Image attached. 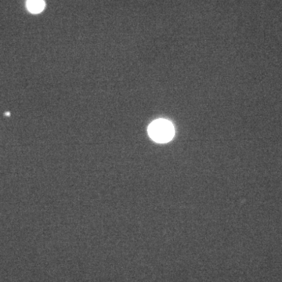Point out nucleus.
Masks as SVG:
<instances>
[{
    "label": "nucleus",
    "instance_id": "obj_1",
    "mask_svg": "<svg viewBox=\"0 0 282 282\" xmlns=\"http://www.w3.org/2000/svg\"><path fill=\"white\" fill-rule=\"evenodd\" d=\"M174 133L173 124L166 119L155 120L148 127L149 136L158 143L169 142L173 139Z\"/></svg>",
    "mask_w": 282,
    "mask_h": 282
},
{
    "label": "nucleus",
    "instance_id": "obj_2",
    "mask_svg": "<svg viewBox=\"0 0 282 282\" xmlns=\"http://www.w3.org/2000/svg\"><path fill=\"white\" fill-rule=\"evenodd\" d=\"M26 5L32 14H40L45 8L44 0H27Z\"/></svg>",
    "mask_w": 282,
    "mask_h": 282
}]
</instances>
